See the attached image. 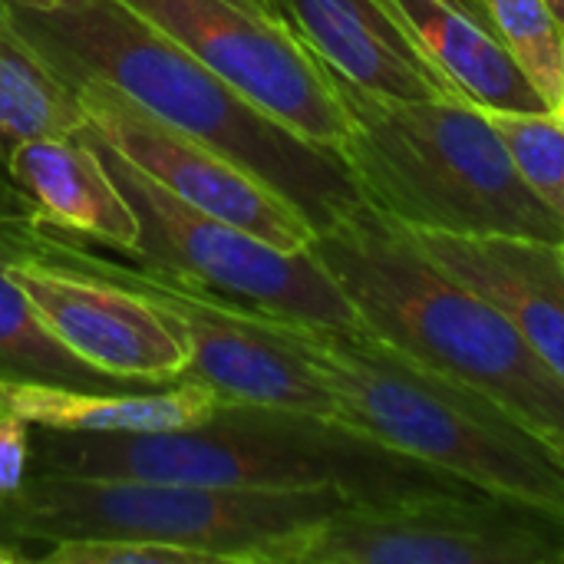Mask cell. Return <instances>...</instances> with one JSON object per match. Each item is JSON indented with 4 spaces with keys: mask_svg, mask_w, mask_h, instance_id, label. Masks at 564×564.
Returning <instances> with one entry per match:
<instances>
[{
    "mask_svg": "<svg viewBox=\"0 0 564 564\" xmlns=\"http://www.w3.org/2000/svg\"><path fill=\"white\" fill-rule=\"evenodd\" d=\"M502 135L522 182L564 225V116L552 109L539 112H486Z\"/></svg>",
    "mask_w": 564,
    "mask_h": 564,
    "instance_id": "ffe728a7",
    "label": "cell"
},
{
    "mask_svg": "<svg viewBox=\"0 0 564 564\" xmlns=\"http://www.w3.org/2000/svg\"><path fill=\"white\" fill-rule=\"evenodd\" d=\"M96 145L109 175L139 215L142 261L169 268L218 297L248 304L271 317L337 330L364 327L354 304L311 248L288 251L238 225L205 215L155 185L109 145Z\"/></svg>",
    "mask_w": 564,
    "mask_h": 564,
    "instance_id": "52a82bcc",
    "label": "cell"
},
{
    "mask_svg": "<svg viewBox=\"0 0 564 564\" xmlns=\"http://www.w3.org/2000/svg\"><path fill=\"white\" fill-rule=\"evenodd\" d=\"M23 225H36V218H33L26 198L20 195V188L13 185V178H10V172H7V165L0 159V231L23 228Z\"/></svg>",
    "mask_w": 564,
    "mask_h": 564,
    "instance_id": "603a6c76",
    "label": "cell"
},
{
    "mask_svg": "<svg viewBox=\"0 0 564 564\" xmlns=\"http://www.w3.org/2000/svg\"><path fill=\"white\" fill-rule=\"evenodd\" d=\"M334 83L350 116L340 155L370 208L406 231L562 245L564 225L522 182L486 109L459 96L400 99Z\"/></svg>",
    "mask_w": 564,
    "mask_h": 564,
    "instance_id": "5b68a950",
    "label": "cell"
},
{
    "mask_svg": "<svg viewBox=\"0 0 564 564\" xmlns=\"http://www.w3.org/2000/svg\"><path fill=\"white\" fill-rule=\"evenodd\" d=\"M86 112L76 89L30 50L13 26H0V159L40 135H79Z\"/></svg>",
    "mask_w": 564,
    "mask_h": 564,
    "instance_id": "e0dca14e",
    "label": "cell"
},
{
    "mask_svg": "<svg viewBox=\"0 0 564 564\" xmlns=\"http://www.w3.org/2000/svg\"><path fill=\"white\" fill-rule=\"evenodd\" d=\"M334 76L400 99L456 96L390 0H264Z\"/></svg>",
    "mask_w": 564,
    "mask_h": 564,
    "instance_id": "7c38bea8",
    "label": "cell"
},
{
    "mask_svg": "<svg viewBox=\"0 0 564 564\" xmlns=\"http://www.w3.org/2000/svg\"><path fill=\"white\" fill-rule=\"evenodd\" d=\"M30 430L26 420L0 410V499L17 496L30 476Z\"/></svg>",
    "mask_w": 564,
    "mask_h": 564,
    "instance_id": "7402d4cb",
    "label": "cell"
},
{
    "mask_svg": "<svg viewBox=\"0 0 564 564\" xmlns=\"http://www.w3.org/2000/svg\"><path fill=\"white\" fill-rule=\"evenodd\" d=\"M245 3H251V7H258V10H264V0H245Z\"/></svg>",
    "mask_w": 564,
    "mask_h": 564,
    "instance_id": "83f0119b",
    "label": "cell"
},
{
    "mask_svg": "<svg viewBox=\"0 0 564 564\" xmlns=\"http://www.w3.org/2000/svg\"><path fill=\"white\" fill-rule=\"evenodd\" d=\"M225 400L195 380L152 390H83L0 377V410L59 433H162L205 423Z\"/></svg>",
    "mask_w": 564,
    "mask_h": 564,
    "instance_id": "2e32d148",
    "label": "cell"
},
{
    "mask_svg": "<svg viewBox=\"0 0 564 564\" xmlns=\"http://www.w3.org/2000/svg\"><path fill=\"white\" fill-rule=\"evenodd\" d=\"M10 17H13V7H10L7 0H0V26H3V30L10 26Z\"/></svg>",
    "mask_w": 564,
    "mask_h": 564,
    "instance_id": "484cf974",
    "label": "cell"
},
{
    "mask_svg": "<svg viewBox=\"0 0 564 564\" xmlns=\"http://www.w3.org/2000/svg\"><path fill=\"white\" fill-rule=\"evenodd\" d=\"M291 564H564V516L479 489L350 502Z\"/></svg>",
    "mask_w": 564,
    "mask_h": 564,
    "instance_id": "ba28073f",
    "label": "cell"
},
{
    "mask_svg": "<svg viewBox=\"0 0 564 564\" xmlns=\"http://www.w3.org/2000/svg\"><path fill=\"white\" fill-rule=\"evenodd\" d=\"M337 403V420L469 489L564 516V463L516 413L370 330L274 317Z\"/></svg>",
    "mask_w": 564,
    "mask_h": 564,
    "instance_id": "277c9868",
    "label": "cell"
},
{
    "mask_svg": "<svg viewBox=\"0 0 564 564\" xmlns=\"http://www.w3.org/2000/svg\"><path fill=\"white\" fill-rule=\"evenodd\" d=\"M350 499L337 489H212L145 479L30 473L0 499V542H169L225 564H291L304 535Z\"/></svg>",
    "mask_w": 564,
    "mask_h": 564,
    "instance_id": "8992f818",
    "label": "cell"
},
{
    "mask_svg": "<svg viewBox=\"0 0 564 564\" xmlns=\"http://www.w3.org/2000/svg\"><path fill=\"white\" fill-rule=\"evenodd\" d=\"M10 7H23V10H53V7H59L63 0H7Z\"/></svg>",
    "mask_w": 564,
    "mask_h": 564,
    "instance_id": "cb8c5ba5",
    "label": "cell"
},
{
    "mask_svg": "<svg viewBox=\"0 0 564 564\" xmlns=\"http://www.w3.org/2000/svg\"><path fill=\"white\" fill-rule=\"evenodd\" d=\"M549 3H552V7L558 10V17H562V20H564V0H549Z\"/></svg>",
    "mask_w": 564,
    "mask_h": 564,
    "instance_id": "4316f807",
    "label": "cell"
},
{
    "mask_svg": "<svg viewBox=\"0 0 564 564\" xmlns=\"http://www.w3.org/2000/svg\"><path fill=\"white\" fill-rule=\"evenodd\" d=\"M562 116H564V59H562Z\"/></svg>",
    "mask_w": 564,
    "mask_h": 564,
    "instance_id": "f1b7e54d",
    "label": "cell"
},
{
    "mask_svg": "<svg viewBox=\"0 0 564 564\" xmlns=\"http://www.w3.org/2000/svg\"><path fill=\"white\" fill-rule=\"evenodd\" d=\"M449 89L499 112L549 109L542 93L496 36L482 0H390Z\"/></svg>",
    "mask_w": 564,
    "mask_h": 564,
    "instance_id": "9a60e30c",
    "label": "cell"
},
{
    "mask_svg": "<svg viewBox=\"0 0 564 564\" xmlns=\"http://www.w3.org/2000/svg\"><path fill=\"white\" fill-rule=\"evenodd\" d=\"M40 564H212V555L169 542L142 539H69L53 542Z\"/></svg>",
    "mask_w": 564,
    "mask_h": 564,
    "instance_id": "44dd1931",
    "label": "cell"
},
{
    "mask_svg": "<svg viewBox=\"0 0 564 564\" xmlns=\"http://www.w3.org/2000/svg\"><path fill=\"white\" fill-rule=\"evenodd\" d=\"M69 86L76 89V99L86 112L83 135L119 152L155 185L185 205L238 225L278 248H311L317 235L311 221L258 175L235 165L212 145L188 139L185 132L149 116L106 83L79 79Z\"/></svg>",
    "mask_w": 564,
    "mask_h": 564,
    "instance_id": "30bf717a",
    "label": "cell"
},
{
    "mask_svg": "<svg viewBox=\"0 0 564 564\" xmlns=\"http://www.w3.org/2000/svg\"><path fill=\"white\" fill-rule=\"evenodd\" d=\"M558 251H562V264H564V241H562V245H558Z\"/></svg>",
    "mask_w": 564,
    "mask_h": 564,
    "instance_id": "f546056e",
    "label": "cell"
},
{
    "mask_svg": "<svg viewBox=\"0 0 564 564\" xmlns=\"http://www.w3.org/2000/svg\"><path fill=\"white\" fill-rule=\"evenodd\" d=\"M10 26L66 83H106L165 126L212 145L288 198L314 231L367 205L337 149L268 116L122 0H63L43 13L13 7Z\"/></svg>",
    "mask_w": 564,
    "mask_h": 564,
    "instance_id": "6da1fadb",
    "label": "cell"
},
{
    "mask_svg": "<svg viewBox=\"0 0 564 564\" xmlns=\"http://www.w3.org/2000/svg\"><path fill=\"white\" fill-rule=\"evenodd\" d=\"M53 337L116 387H169L188 373L175 321L142 294L36 254H0Z\"/></svg>",
    "mask_w": 564,
    "mask_h": 564,
    "instance_id": "8fae6325",
    "label": "cell"
},
{
    "mask_svg": "<svg viewBox=\"0 0 564 564\" xmlns=\"http://www.w3.org/2000/svg\"><path fill=\"white\" fill-rule=\"evenodd\" d=\"M456 278L499 304L532 350L564 380V264L558 245L529 238H463L413 231Z\"/></svg>",
    "mask_w": 564,
    "mask_h": 564,
    "instance_id": "5bb4252c",
    "label": "cell"
},
{
    "mask_svg": "<svg viewBox=\"0 0 564 564\" xmlns=\"http://www.w3.org/2000/svg\"><path fill=\"white\" fill-rule=\"evenodd\" d=\"M509 56L522 66L552 112H562L564 20L549 0H482Z\"/></svg>",
    "mask_w": 564,
    "mask_h": 564,
    "instance_id": "d6986e66",
    "label": "cell"
},
{
    "mask_svg": "<svg viewBox=\"0 0 564 564\" xmlns=\"http://www.w3.org/2000/svg\"><path fill=\"white\" fill-rule=\"evenodd\" d=\"M297 135L337 149L350 132L334 73L268 10L245 0H122Z\"/></svg>",
    "mask_w": 564,
    "mask_h": 564,
    "instance_id": "9c48e42d",
    "label": "cell"
},
{
    "mask_svg": "<svg viewBox=\"0 0 564 564\" xmlns=\"http://www.w3.org/2000/svg\"><path fill=\"white\" fill-rule=\"evenodd\" d=\"M7 172L26 198L36 225L83 235L139 258V215L109 175L93 139L40 135L10 149Z\"/></svg>",
    "mask_w": 564,
    "mask_h": 564,
    "instance_id": "4fadbf2b",
    "label": "cell"
},
{
    "mask_svg": "<svg viewBox=\"0 0 564 564\" xmlns=\"http://www.w3.org/2000/svg\"><path fill=\"white\" fill-rule=\"evenodd\" d=\"M30 473L212 489H337L350 502L469 489L337 420L251 403H225L205 423L162 433H59L33 426Z\"/></svg>",
    "mask_w": 564,
    "mask_h": 564,
    "instance_id": "7a4b0ae2",
    "label": "cell"
},
{
    "mask_svg": "<svg viewBox=\"0 0 564 564\" xmlns=\"http://www.w3.org/2000/svg\"><path fill=\"white\" fill-rule=\"evenodd\" d=\"M311 251L340 284L364 330L486 393L564 463V380L499 304L446 271L413 231L360 205L340 225L317 231Z\"/></svg>",
    "mask_w": 564,
    "mask_h": 564,
    "instance_id": "3957f363",
    "label": "cell"
},
{
    "mask_svg": "<svg viewBox=\"0 0 564 564\" xmlns=\"http://www.w3.org/2000/svg\"><path fill=\"white\" fill-rule=\"evenodd\" d=\"M0 377L63 383L83 390H122L53 337V330L33 311L26 294L7 274L3 258H0Z\"/></svg>",
    "mask_w": 564,
    "mask_h": 564,
    "instance_id": "ac0fdd59",
    "label": "cell"
},
{
    "mask_svg": "<svg viewBox=\"0 0 564 564\" xmlns=\"http://www.w3.org/2000/svg\"><path fill=\"white\" fill-rule=\"evenodd\" d=\"M26 562V555L17 549V545H7V542H0V564H23Z\"/></svg>",
    "mask_w": 564,
    "mask_h": 564,
    "instance_id": "d4e9b609",
    "label": "cell"
}]
</instances>
